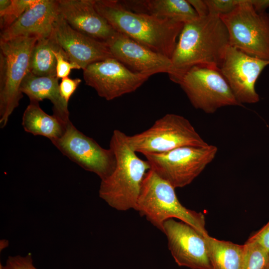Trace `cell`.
Instances as JSON below:
<instances>
[{
    "instance_id": "35",
    "label": "cell",
    "mask_w": 269,
    "mask_h": 269,
    "mask_svg": "<svg viewBox=\"0 0 269 269\" xmlns=\"http://www.w3.org/2000/svg\"><path fill=\"white\" fill-rule=\"evenodd\" d=\"M267 269H269V267Z\"/></svg>"
},
{
    "instance_id": "1",
    "label": "cell",
    "mask_w": 269,
    "mask_h": 269,
    "mask_svg": "<svg viewBox=\"0 0 269 269\" xmlns=\"http://www.w3.org/2000/svg\"><path fill=\"white\" fill-rule=\"evenodd\" d=\"M171 58L170 79L176 83L196 66L219 69L230 45L227 28L219 16H198L184 23Z\"/></svg>"
},
{
    "instance_id": "15",
    "label": "cell",
    "mask_w": 269,
    "mask_h": 269,
    "mask_svg": "<svg viewBox=\"0 0 269 269\" xmlns=\"http://www.w3.org/2000/svg\"><path fill=\"white\" fill-rule=\"evenodd\" d=\"M51 35L69 60L83 70L93 63L114 58L106 43L74 30L60 14Z\"/></svg>"
},
{
    "instance_id": "10",
    "label": "cell",
    "mask_w": 269,
    "mask_h": 269,
    "mask_svg": "<svg viewBox=\"0 0 269 269\" xmlns=\"http://www.w3.org/2000/svg\"><path fill=\"white\" fill-rule=\"evenodd\" d=\"M51 141L63 155L85 170L97 175L101 180L110 176L115 169L116 158L113 150L101 146L71 122L60 138Z\"/></svg>"
},
{
    "instance_id": "16",
    "label": "cell",
    "mask_w": 269,
    "mask_h": 269,
    "mask_svg": "<svg viewBox=\"0 0 269 269\" xmlns=\"http://www.w3.org/2000/svg\"><path fill=\"white\" fill-rule=\"evenodd\" d=\"M59 14L74 30L106 43L117 32L96 9L94 0H58Z\"/></svg>"
},
{
    "instance_id": "31",
    "label": "cell",
    "mask_w": 269,
    "mask_h": 269,
    "mask_svg": "<svg viewBox=\"0 0 269 269\" xmlns=\"http://www.w3.org/2000/svg\"><path fill=\"white\" fill-rule=\"evenodd\" d=\"M251 3L257 12L266 11L269 6V0H251Z\"/></svg>"
},
{
    "instance_id": "21",
    "label": "cell",
    "mask_w": 269,
    "mask_h": 269,
    "mask_svg": "<svg viewBox=\"0 0 269 269\" xmlns=\"http://www.w3.org/2000/svg\"><path fill=\"white\" fill-rule=\"evenodd\" d=\"M203 236L213 269H240L244 245L218 240L208 233Z\"/></svg>"
},
{
    "instance_id": "33",
    "label": "cell",
    "mask_w": 269,
    "mask_h": 269,
    "mask_svg": "<svg viewBox=\"0 0 269 269\" xmlns=\"http://www.w3.org/2000/svg\"><path fill=\"white\" fill-rule=\"evenodd\" d=\"M8 245V241L2 239L0 240V252L3 249L6 248Z\"/></svg>"
},
{
    "instance_id": "34",
    "label": "cell",
    "mask_w": 269,
    "mask_h": 269,
    "mask_svg": "<svg viewBox=\"0 0 269 269\" xmlns=\"http://www.w3.org/2000/svg\"><path fill=\"white\" fill-rule=\"evenodd\" d=\"M0 269H2L1 263H0Z\"/></svg>"
},
{
    "instance_id": "18",
    "label": "cell",
    "mask_w": 269,
    "mask_h": 269,
    "mask_svg": "<svg viewBox=\"0 0 269 269\" xmlns=\"http://www.w3.org/2000/svg\"><path fill=\"white\" fill-rule=\"evenodd\" d=\"M56 77L38 76L28 72L20 87L22 94H26L30 102H38L48 99L53 104V115L63 124L70 121L67 103L61 97L59 84Z\"/></svg>"
},
{
    "instance_id": "3",
    "label": "cell",
    "mask_w": 269,
    "mask_h": 269,
    "mask_svg": "<svg viewBox=\"0 0 269 269\" xmlns=\"http://www.w3.org/2000/svg\"><path fill=\"white\" fill-rule=\"evenodd\" d=\"M127 135L114 131L110 147L116 158V166L112 174L101 180L99 195L109 206L118 210H135L143 181L150 166L136 155L130 146Z\"/></svg>"
},
{
    "instance_id": "26",
    "label": "cell",
    "mask_w": 269,
    "mask_h": 269,
    "mask_svg": "<svg viewBox=\"0 0 269 269\" xmlns=\"http://www.w3.org/2000/svg\"><path fill=\"white\" fill-rule=\"evenodd\" d=\"M209 14L219 16L232 11L237 6L239 0H205Z\"/></svg>"
},
{
    "instance_id": "5",
    "label": "cell",
    "mask_w": 269,
    "mask_h": 269,
    "mask_svg": "<svg viewBox=\"0 0 269 269\" xmlns=\"http://www.w3.org/2000/svg\"><path fill=\"white\" fill-rule=\"evenodd\" d=\"M38 39L18 37L0 40V127L4 128L23 97L21 83L29 72L32 49Z\"/></svg>"
},
{
    "instance_id": "24",
    "label": "cell",
    "mask_w": 269,
    "mask_h": 269,
    "mask_svg": "<svg viewBox=\"0 0 269 269\" xmlns=\"http://www.w3.org/2000/svg\"><path fill=\"white\" fill-rule=\"evenodd\" d=\"M38 0H11V3L4 10L0 11V27L3 31L17 20L29 7Z\"/></svg>"
},
{
    "instance_id": "25",
    "label": "cell",
    "mask_w": 269,
    "mask_h": 269,
    "mask_svg": "<svg viewBox=\"0 0 269 269\" xmlns=\"http://www.w3.org/2000/svg\"><path fill=\"white\" fill-rule=\"evenodd\" d=\"M56 59V77L58 79H63L68 77L72 69H81L76 64L70 62L62 48L54 51Z\"/></svg>"
},
{
    "instance_id": "30",
    "label": "cell",
    "mask_w": 269,
    "mask_h": 269,
    "mask_svg": "<svg viewBox=\"0 0 269 269\" xmlns=\"http://www.w3.org/2000/svg\"><path fill=\"white\" fill-rule=\"evenodd\" d=\"M194 8L199 16L209 15L207 5L205 0H187Z\"/></svg>"
},
{
    "instance_id": "27",
    "label": "cell",
    "mask_w": 269,
    "mask_h": 269,
    "mask_svg": "<svg viewBox=\"0 0 269 269\" xmlns=\"http://www.w3.org/2000/svg\"><path fill=\"white\" fill-rule=\"evenodd\" d=\"M2 269H38L33 264L30 254L25 256L16 255L9 256L5 265H2Z\"/></svg>"
},
{
    "instance_id": "13",
    "label": "cell",
    "mask_w": 269,
    "mask_h": 269,
    "mask_svg": "<svg viewBox=\"0 0 269 269\" xmlns=\"http://www.w3.org/2000/svg\"><path fill=\"white\" fill-rule=\"evenodd\" d=\"M163 233L178 266L191 269H213L203 235L191 226L169 219L163 224Z\"/></svg>"
},
{
    "instance_id": "7",
    "label": "cell",
    "mask_w": 269,
    "mask_h": 269,
    "mask_svg": "<svg viewBox=\"0 0 269 269\" xmlns=\"http://www.w3.org/2000/svg\"><path fill=\"white\" fill-rule=\"evenodd\" d=\"M127 141L134 151L143 155L165 152L185 146L208 144L188 120L174 114L164 115L140 133L128 135Z\"/></svg>"
},
{
    "instance_id": "8",
    "label": "cell",
    "mask_w": 269,
    "mask_h": 269,
    "mask_svg": "<svg viewBox=\"0 0 269 269\" xmlns=\"http://www.w3.org/2000/svg\"><path fill=\"white\" fill-rule=\"evenodd\" d=\"M217 147L185 146L159 153L144 154L150 169L175 188L190 184L215 158Z\"/></svg>"
},
{
    "instance_id": "29",
    "label": "cell",
    "mask_w": 269,
    "mask_h": 269,
    "mask_svg": "<svg viewBox=\"0 0 269 269\" xmlns=\"http://www.w3.org/2000/svg\"><path fill=\"white\" fill-rule=\"evenodd\" d=\"M249 238L260 244L269 253V221Z\"/></svg>"
},
{
    "instance_id": "23",
    "label": "cell",
    "mask_w": 269,
    "mask_h": 269,
    "mask_svg": "<svg viewBox=\"0 0 269 269\" xmlns=\"http://www.w3.org/2000/svg\"><path fill=\"white\" fill-rule=\"evenodd\" d=\"M269 253L260 244L249 238L244 244L240 269H267Z\"/></svg>"
},
{
    "instance_id": "14",
    "label": "cell",
    "mask_w": 269,
    "mask_h": 269,
    "mask_svg": "<svg viewBox=\"0 0 269 269\" xmlns=\"http://www.w3.org/2000/svg\"><path fill=\"white\" fill-rule=\"evenodd\" d=\"M114 58L133 72L152 75L172 71L170 58L158 54L135 41L129 36L118 32L106 43Z\"/></svg>"
},
{
    "instance_id": "19",
    "label": "cell",
    "mask_w": 269,
    "mask_h": 269,
    "mask_svg": "<svg viewBox=\"0 0 269 269\" xmlns=\"http://www.w3.org/2000/svg\"><path fill=\"white\" fill-rule=\"evenodd\" d=\"M120 2L132 11L173 19L184 23L199 16L187 0H123Z\"/></svg>"
},
{
    "instance_id": "2",
    "label": "cell",
    "mask_w": 269,
    "mask_h": 269,
    "mask_svg": "<svg viewBox=\"0 0 269 269\" xmlns=\"http://www.w3.org/2000/svg\"><path fill=\"white\" fill-rule=\"evenodd\" d=\"M94 6L116 31L171 59L183 22L132 11L118 0H94Z\"/></svg>"
},
{
    "instance_id": "17",
    "label": "cell",
    "mask_w": 269,
    "mask_h": 269,
    "mask_svg": "<svg viewBox=\"0 0 269 269\" xmlns=\"http://www.w3.org/2000/svg\"><path fill=\"white\" fill-rule=\"evenodd\" d=\"M59 14L57 0H38L9 27L1 31L0 40L18 37H48Z\"/></svg>"
},
{
    "instance_id": "4",
    "label": "cell",
    "mask_w": 269,
    "mask_h": 269,
    "mask_svg": "<svg viewBox=\"0 0 269 269\" xmlns=\"http://www.w3.org/2000/svg\"><path fill=\"white\" fill-rule=\"evenodd\" d=\"M175 189L149 169L143 181L135 210L162 232L165 221L176 218L190 225L203 235L207 234L204 214L183 206Z\"/></svg>"
},
{
    "instance_id": "9",
    "label": "cell",
    "mask_w": 269,
    "mask_h": 269,
    "mask_svg": "<svg viewBox=\"0 0 269 269\" xmlns=\"http://www.w3.org/2000/svg\"><path fill=\"white\" fill-rule=\"evenodd\" d=\"M192 106L207 114L220 108L243 105L235 97L219 69L196 66L186 71L177 81Z\"/></svg>"
},
{
    "instance_id": "32",
    "label": "cell",
    "mask_w": 269,
    "mask_h": 269,
    "mask_svg": "<svg viewBox=\"0 0 269 269\" xmlns=\"http://www.w3.org/2000/svg\"><path fill=\"white\" fill-rule=\"evenodd\" d=\"M11 0H0V11L4 10L11 3Z\"/></svg>"
},
{
    "instance_id": "28",
    "label": "cell",
    "mask_w": 269,
    "mask_h": 269,
    "mask_svg": "<svg viewBox=\"0 0 269 269\" xmlns=\"http://www.w3.org/2000/svg\"><path fill=\"white\" fill-rule=\"evenodd\" d=\"M81 82L80 78L71 79L67 77L62 79L59 84V92L61 97L67 103Z\"/></svg>"
},
{
    "instance_id": "20",
    "label": "cell",
    "mask_w": 269,
    "mask_h": 269,
    "mask_svg": "<svg viewBox=\"0 0 269 269\" xmlns=\"http://www.w3.org/2000/svg\"><path fill=\"white\" fill-rule=\"evenodd\" d=\"M22 125L26 132L46 137L52 141L63 135L67 125L44 112L39 103L30 102L23 113Z\"/></svg>"
},
{
    "instance_id": "12",
    "label": "cell",
    "mask_w": 269,
    "mask_h": 269,
    "mask_svg": "<svg viewBox=\"0 0 269 269\" xmlns=\"http://www.w3.org/2000/svg\"><path fill=\"white\" fill-rule=\"evenodd\" d=\"M269 65V61L252 57L229 45L219 70L236 100L243 105L259 101L256 83Z\"/></svg>"
},
{
    "instance_id": "6",
    "label": "cell",
    "mask_w": 269,
    "mask_h": 269,
    "mask_svg": "<svg viewBox=\"0 0 269 269\" xmlns=\"http://www.w3.org/2000/svg\"><path fill=\"white\" fill-rule=\"evenodd\" d=\"M225 25L231 46L269 61V13L259 12L251 0H239L231 12L219 16Z\"/></svg>"
},
{
    "instance_id": "11",
    "label": "cell",
    "mask_w": 269,
    "mask_h": 269,
    "mask_svg": "<svg viewBox=\"0 0 269 269\" xmlns=\"http://www.w3.org/2000/svg\"><path fill=\"white\" fill-rule=\"evenodd\" d=\"M85 84L108 101L134 92L149 76L129 69L114 58L93 63L83 70Z\"/></svg>"
},
{
    "instance_id": "22",
    "label": "cell",
    "mask_w": 269,
    "mask_h": 269,
    "mask_svg": "<svg viewBox=\"0 0 269 269\" xmlns=\"http://www.w3.org/2000/svg\"><path fill=\"white\" fill-rule=\"evenodd\" d=\"M61 48L51 34L37 39L31 54L29 72L38 76L56 77V59L54 52Z\"/></svg>"
}]
</instances>
